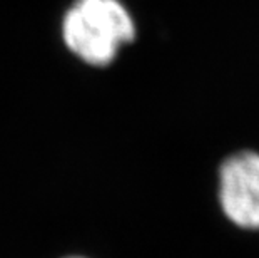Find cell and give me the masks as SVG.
<instances>
[{
	"instance_id": "cell-2",
	"label": "cell",
	"mask_w": 259,
	"mask_h": 258,
	"mask_svg": "<svg viewBox=\"0 0 259 258\" xmlns=\"http://www.w3.org/2000/svg\"><path fill=\"white\" fill-rule=\"evenodd\" d=\"M219 203L234 225L259 230V155L242 151L223 163L219 171Z\"/></svg>"
},
{
	"instance_id": "cell-1",
	"label": "cell",
	"mask_w": 259,
	"mask_h": 258,
	"mask_svg": "<svg viewBox=\"0 0 259 258\" xmlns=\"http://www.w3.org/2000/svg\"><path fill=\"white\" fill-rule=\"evenodd\" d=\"M134 37V19L119 0H75L62 20L65 47L92 67L112 64Z\"/></svg>"
}]
</instances>
